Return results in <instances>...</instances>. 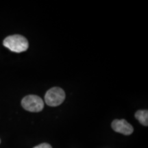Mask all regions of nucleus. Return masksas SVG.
Wrapping results in <instances>:
<instances>
[{
    "label": "nucleus",
    "mask_w": 148,
    "mask_h": 148,
    "mask_svg": "<svg viewBox=\"0 0 148 148\" xmlns=\"http://www.w3.org/2000/svg\"><path fill=\"white\" fill-rule=\"evenodd\" d=\"M112 127L116 132L121 133L124 135L131 134L134 131L131 124L125 119H115L112 122Z\"/></svg>",
    "instance_id": "4"
},
{
    "label": "nucleus",
    "mask_w": 148,
    "mask_h": 148,
    "mask_svg": "<svg viewBox=\"0 0 148 148\" xmlns=\"http://www.w3.org/2000/svg\"><path fill=\"white\" fill-rule=\"evenodd\" d=\"M34 148H52L51 146L48 143H41L40 145L36 146Z\"/></svg>",
    "instance_id": "6"
},
{
    "label": "nucleus",
    "mask_w": 148,
    "mask_h": 148,
    "mask_svg": "<svg viewBox=\"0 0 148 148\" xmlns=\"http://www.w3.org/2000/svg\"><path fill=\"white\" fill-rule=\"evenodd\" d=\"M3 45L10 51L21 53L26 51L29 47L28 41L25 37L19 34L9 36L3 40Z\"/></svg>",
    "instance_id": "1"
},
{
    "label": "nucleus",
    "mask_w": 148,
    "mask_h": 148,
    "mask_svg": "<svg viewBox=\"0 0 148 148\" xmlns=\"http://www.w3.org/2000/svg\"><path fill=\"white\" fill-rule=\"evenodd\" d=\"M21 105L25 110L29 112H38L43 109L44 102L38 96L29 95L25 96L22 99Z\"/></svg>",
    "instance_id": "3"
},
{
    "label": "nucleus",
    "mask_w": 148,
    "mask_h": 148,
    "mask_svg": "<svg viewBox=\"0 0 148 148\" xmlns=\"http://www.w3.org/2000/svg\"><path fill=\"white\" fill-rule=\"evenodd\" d=\"M135 117L142 125H148V111L147 110H138L135 114Z\"/></svg>",
    "instance_id": "5"
},
{
    "label": "nucleus",
    "mask_w": 148,
    "mask_h": 148,
    "mask_svg": "<svg viewBox=\"0 0 148 148\" xmlns=\"http://www.w3.org/2000/svg\"><path fill=\"white\" fill-rule=\"evenodd\" d=\"M0 143H1V140H0Z\"/></svg>",
    "instance_id": "7"
},
{
    "label": "nucleus",
    "mask_w": 148,
    "mask_h": 148,
    "mask_svg": "<svg viewBox=\"0 0 148 148\" xmlns=\"http://www.w3.org/2000/svg\"><path fill=\"white\" fill-rule=\"evenodd\" d=\"M65 99V93L62 88L59 87L51 88L46 92L45 101L48 106H58L63 102Z\"/></svg>",
    "instance_id": "2"
}]
</instances>
